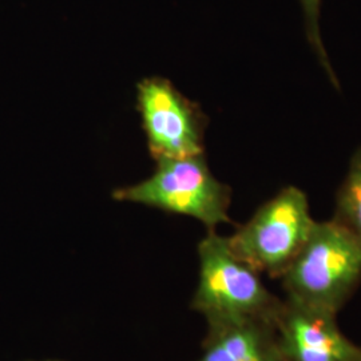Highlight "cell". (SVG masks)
<instances>
[{
  "mask_svg": "<svg viewBox=\"0 0 361 361\" xmlns=\"http://www.w3.org/2000/svg\"><path fill=\"white\" fill-rule=\"evenodd\" d=\"M280 304L261 274L234 255L228 237L207 231L198 244V283L192 310L202 314L207 325L243 320L271 323Z\"/></svg>",
  "mask_w": 361,
  "mask_h": 361,
  "instance_id": "cell-1",
  "label": "cell"
},
{
  "mask_svg": "<svg viewBox=\"0 0 361 361\" xmlns=\"http://www.w3.org/2000/svg\"><path fill=\"white\" fill-rule=\"evenodd\" d=\"M195 361H286L271 322L243 320L207 325Z\"/></svg>",
  "mask_w": 361,
  "mask_h": 361,
  "instance_id": "cell-7",
  "label": "cell"
},
{
  "mask_svg": "<svg viewBox=\"0 0 361 361\" xmlns=\"http://www.w3.org/2000/svg\"><path fill=\"white\" fill-rule=\"evenodd\" d=\"M361 279V241L335 219L314 224L281 280L286 298L337 314Z\"/></svg>",
  "mask_w": 361,
  "mask_h": 361,
  "instance_id": "cell-2",
  "label": "cell"
},
{
  "mask_svg": "<svg viewBox=\"0 0 361 361\" xmlns=\"http://www.w3.org/2000/svg\"><path fill=\"white\" fill-rule=\"evenodd\" d=\"M314 224L308 197L288 186L258 207L228 241L234 255L259 274L281 279L308 241Z\"/></svg>",
  "mask_w": 361,
  "mask_h": 361,
  "instance_id": "cell-4",
  "label": "cell"
},
{
  "mask_svg": "<svg viewBox=\"0 0 361 361\" xmlns=\"http://www.w3.org/2000/svg\"><path fill=\"white\" fill-rule=\"evenodd\" d=\"M157 162L149 178L116 189L113 198L197 219L207 231L231 222V188L212 174L204 154Z\"/></svg>",
  "mask_w": 361,
  "mask_h": 361,
  "instance_id": "cell-3",
  "label": "cell"
},
{
  "mask_svg": "<svg viewBox=\"0 0 361 361\" xmlns=\"http://www.w3.org/2000/svg\"><path fill=\"white\" fill-rule=\"evenodd\" d=\"M138 110L153 158L204 154L207 118L165 78H145L137 87Z\"/></svg>",
  "mask_w": 361,
  "mask_h": 361,
  "instance_id": "cell-5",
  "label": "cell"
},
{
  "mask_svg": "<svg viewBox=\"0 0 361 361\" xmlns=\"http://www.w3.org/2000/svg\"><path fill=\"white\" fill-rule=\"evenodd\" d=\"M42 361H62V360H42Z\"/></svg>",
  "mask_w": 361,
  "mask_h": 361,
  "instance_id": "cell-11",
  "label": "cell"
},
{
  "mask_svg": "<svg viewBox=\"0 0 361 361\" xmlns=\"http://www.w3.org/2000/svg\"><path fill=\"white\" fill-rule=\"evenodd\" d=\"M334 219L361 241V147L352 157L348 174L338 189Z\"/></svg>",
  "mask_w": 361,
  "mask_h": 361,
  "instance_id": "cell-8",
  "label": "cell"
},
{
  "mask_svg": "<svg viewBox=\"0 0 361 361\" xmlns=\"http://www.w3.org/2000/svg\"><path fill=\"white\" fill-rule=\"evenodd\" d=\"M322 1L323 0H300L302 13H304V25H305V34L310 42V47L319 58L324 70L328 73L331 78V82L338 87L337 78L332 70V66L329 63V58L324 47L322 31H320V13H322Z\"/></svg>",
  "mask_w": 361,
  "mask_h": 361,
  "instance_id": "cell-9",
  "label": "cell"
},
{
  "mask_svg": "<svg viewBox=\"0 0 361 361\" xmlns=\"http://www.w3.org/2000/svg\"><path fill=\"white\" fill-rule=\"evenodd\" d=\"M286 361H356L361 348L341 332L336 314L286 298L273 317Z\"/></svg>",
  "mask_w": 361,
  "mask_h": 361,
  "instance_id": "cell-6",
  "label": "cell"
},
{
  "mask_svg": "<svg viewBox=\"0 0 361 361\" xmlns=\"http://www.w3.org/2000/svg\"><path fill=\"white\" fill-rule=\"evenodd\" d=\"M356 361H361V352H360V355H359V357H357V359H356Z\"/></svg>",
  "mask_w": 361,
  "mask_h": 361,
  "instance_id": "cell-10",
  "label": "cell"
}]
</instances>
